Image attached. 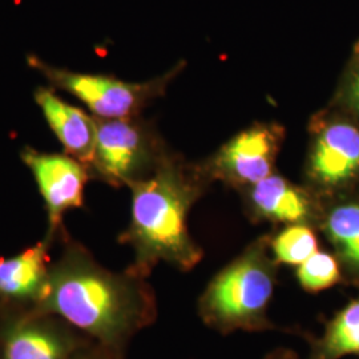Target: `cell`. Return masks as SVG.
Returning <instances> with one entry per match:
<instances>
[{
	"mask_svg": "<svg viewBox=\"0 0 359 359\" xmlns=\"http://www.w3.org/2000/svg\"><path fill=\"white\" fill-rule=\"evenodd\" d=\"M63 240L60 256L52 261L46 293L34 309L62 318L124 358L129 342L157 320L154 287L148 278L129 270L104 268L67 234Z\"/></svg>",
	"mask_w": 359,
	"mask_h": 359,
	"instance_id": "cell-1",
	"label": "cell"
},
{
	"mask_svg": "<svg viewBox=\"0 0 359 359\" xmlns=\"http://www.w3.org/2000/svg\"><path fill=\"white\" fill-rule=\"evenodd\" d=\"M132 209L120 243L133 249L129 271L148 278L158 264L192 270L204 256L188 231V213L198 193L177 168L163 163L129 185Z\"/></svg>",
	"mask_w": 359,
	"mask_h": 359,
	"instance_id": "cell-2",
	"label": "cell"
},
{
	"mask_svg": "<svg viewBox=\"0 0 359 359\" xmlns=\"http://www.w3.org/2000/svg\"><path fill=\"white\" fill-rule=\"evenodd\" d=\"M277 266L270 241L261 238L208 283L197 311L219 334L274 330L268 311L277 286Z\"/></svg>",
	"mask_w": 359,
	"mask_h": 359,
	"instance_id": "cell-3",
	"label": "cell"
},
{
	"mask_svg": "<svg viewBox=\"0 0 359 359\" xmlns=\"http://www.w3.org/2000/svg\"><path fill=\"white\" fill-rule=\"evenodd\" d=\"M27 62L48 81L50 87L69 93L95 117L105 120L135 117L145 104L161 93L167 83V79L128 83L108 75L75 72L48 65L35 55H29Z\"/></svg>",
	"mask_w": 359,
	"mask_h": 359,
	"instance_id": "cell-4",
	"label": "cell"
},
{
	"mask_svg": "<svg viewBox=\"0 0 359 359\" xmlns=\"http://www.w3.org/2000/svg\"><path fill=\"white\" fill-rule=\"evenodd\" d=\"M90 341L50 313L0 306V359H74Z\"/></svg>",
	"mask_w": 359,
	"mask_h": 359,
	"instance_id": "cell-5",
	"label": "cell"
},
{
	"mask_svg": "<svg viewBox=\"0 0 359 359\" xmlns=\"http://www.w3.org/2000/svg\"><path fill=\"white\" fill-rule=\"evenodd\" d=\"M97 133L92 177L114 187L133 184L147 177L154 164V145L149 133L133 117L105 120L97 118Z\"/></svg>",
	"mask_w": 359,
	"mask_h": 359,
	"instance_id": "cell-6",
	"label": "cell"
},
{
	"mask_svg": "<svg viewBox=\"0 0 359 359\" xmlns=\"http://www.w3.org/2000/svg\"><path fill=\"white\" fill-rule=\"evenodd\" d=\"M20 157L34 175L43 197L48 219L46 238L53 243L65 234V215L84 205L86 185L92 173L81 161L65 152L48 154L26 147Z\"/></svg>",
	"mask_w": 359,
	"mask_h": 359,
	"instance_id": "cell-7",
	"label": "cell"
},
{
	"mask_svg": "<svg viewBox=\"0 0 359 359\" xmlns=\"http://www.w3.org/2000/svg\"><path fill=\"white\" fill-rule=\"evenodd\" d=\"M310 177L327 193L341 192L359 179V128L333 120L318 130L310 156Z\"/></svg>",
	"mask_w": 359,
	"mask_h": 359,
	"instance_id": "cell-8",
	"label": "cell"
},
{
	"mask_svg": "<svg viewBox=\"0 0 359 359\" xmlns=\"http://www.w3.org/2000/svg\"><path fill=\"white\" fill-rule=\"evenodd\" d=\"M51 245L52 241L44 237L15 256L0 258V306H38L50 277Z\"/></svg>",
	"mask_w": 359,
	"mask_h": 359,
	"instance_id": "cell-9",
	"label": "cell"
},
{
	"mask_svg": "<svg viewBox=\"0 0 359 359\" xmlns=\"http://www.w3.org/2000/svg\"><path fill=\"white\" fill-rule=\"evenodd\" d=\"M34 97L65 154L75 157L90 170L97 133L96 117L67 103L52 87H40Z\"/></svg>",
	"mask_w": 359,
	"mask_h": 359,
	"instance_id": "cell-10",
	"label": "cell"
},
{
	"mask_svg": "<svg viewBox=\"0 0 359 359\" xmlns=\"http://www.w3.org/2000/svg\"><path fill=\"white\" fill-rule=\"evenodd\" d=\"M277 145V132L268 127L248 129L224 147L218 157L219 170L236 184L255 185L270 176Z\"/></svg>",
	"mask_w": 359,
	"mask_h": 359,
	"instance_id": "cell-11",
	"label": "cell"
},
{
	"mask_svg": "<svg viewBox=\"0 0 359 359\" xmlns=\"http://www.w3.org/2000/svg\"><path fill=\"white\" fill-rule=\"evenodd\" d=\"M250 205L257 217L283 224H306L321 221L318 203L280 176H268L252 185Z\"/></svg>",
	"mask_w": 359,
	"mask_h": 359,
	"instance_id": "cell-12",
	"label": "cell"
},
{
	"mask_svg": "<svg viewBox=\"0 0 359 359\" xmlns=\"http://www.w3.org/2000/svg\"><path fill=\"white\" fill-rule=\"evenodd\" d=\"M322 229L342 270L344 283L359 289V200H344L322 212Z\"/></svg>",
	"mask_w": 359,
	"mask_h": 359,
	"instance_id": "cell-13",
	"label": "cell"
},
{
	"mask_svg": "<svg viewBox=\"0 0 359 359\" xmlns=\"http://www.w3.org/2000/svg\"><path fill=\"white\" fill-rule=\"evenodd\" d=\"M359 355V294L326 322L323 333L310 339L308 359H342Z\"/></svg>",
	"mask_w": 359,
	"mask_h": 359,
	"instance_id": "cell-14",
	"label": "cell"
},
{
	"mask_svg": "<svg viewBox=\"0 0 359 359\" xmlns=\"http://www.w3.org/2000/svg\"><path fill=\"white\" fill-rule=\"evenodd\" d=\"M270 250L277 264L299 266L318 252V240L310 225L293 224L270 241Z\"/></svg>",
	"mask_w": 359,
	"mask_h": 359,
	"instance_id": "cell-15",
	"label": "cell"
},
{
	"mask_svg": "<svg viewBox=\"0 0 359 359\" xmlns=\"http://www.w3.org/2000/svg\"><path fill=\"white\" fill-rule=\"evenodd\" d=\"M295 277L299 286L308 293H320L344 283L337 257L320 250L297 266Z\"/></svg>",
	"mask_w": 359,
	"mask_h": 359,
	"instance_id": "cell-16",
	"label": "cell"
},
{
	"mask_svg": "<svg viewBox=\"0 0 359 359\" xmlns=\"http://www.w3.org/2000/svg\"><path fill=\"white\" fill-rule=\"evenodd\" d=\"M345 100L347 105L359 116V60L347 77Z\"/></svg>",
	"mask_w": 359,
	"mask_h": 359,
	"instance_id": "cell-17",
	"label": "cell"
},
{
	"mask_svg": "<svg viewBox=\"0 0 359 359\" xmlns=\"http://www.w3.org/2000/svg\"><path fill=\"white\" fill-rule=\"evenodd\" d=\"M74 359H124L118 357L114 351L108 350L93 341H90L87 345L80 348L76 357Z\"/></svg>",
	"mask_w": 359,
	"mask_h": 359,
	"instance_id": "cell-18",
	"label": "cell"
},
{
	"mask_svg": "<svg viewBox=\"0 0 359 359\" xmlns=\"http://www.w3.org/2000/svg\"><path fill=\"white\" fill-rule=\"evenodd\" d=\"M265 359H299L297 354L290 350H276Z\"/></svg>",
	"mask_w": 359,
	"mask_h": 359,
	"instance_id": "cell-19",
	"label": "cell"
}]
</instances>
